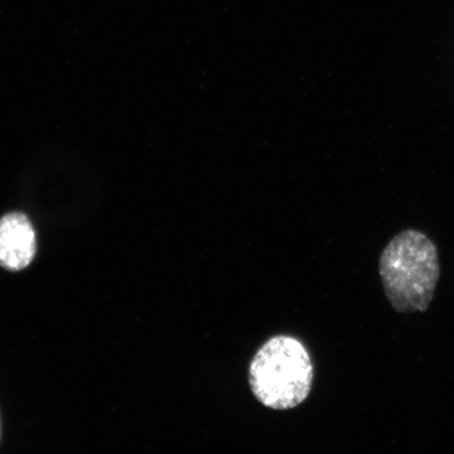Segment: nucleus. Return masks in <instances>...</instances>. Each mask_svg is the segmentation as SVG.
<instances>
[{"label":"nucleus","instance_id":"f257e3e1","mask_svg":"<svg viewBox=\"0 0 454 454\" xmlns=\"http://www.w3.org/2000/svg\"><path fill=\"white\" fill-rule=\"evenodd\" d=\"M379 270L386 298L396 312L429 309L441 270L438 249L423 232L407 230L393 238L380 257Z\"/></svg>","mask_w":454,"mask_h":454},{"label":"nucleus","instance_id":"f03ea898","mask_svg":"<svg viewBox=\"0 0 454 454\" xmlns=\"http://www.w3.org/2000/svg\"><path fill=\"white\" fill-rule=\"evenodd\" d=\"M314 381L309 350L297 338L275 336L261 346L248 369V383L261 404L289 411L308 399Z\"/></svg>","mask_w":454,"mask_h":454},{"label":"nucleus","instance_id":"7ed1b4c3","mask_svg":"<svg viewBox=\"0 0 454 454\" xmlns=\"http://www.w3.org/2000/svg\"><path fill=\"white\" fill-rule=\"evenodd\" d=\"M36 254V234L30 220L21 213L0 219V266L20 271L32 263Z\"/></svg>","mask_w":454,"mask_h":454},{"label":"nucleus","instance_id":"20e7f679","mask_svg":"<svg viewBox=\"0 0 454 454\" xmlns=\"http://www.w3.org/2000/svg\"><path fill=\"white\" fill-rule=\"evenodd\" d=\"M0 436H2V423H0Z\"/></svg>","mask_w":454,"mask_h":454}]
</instances>
